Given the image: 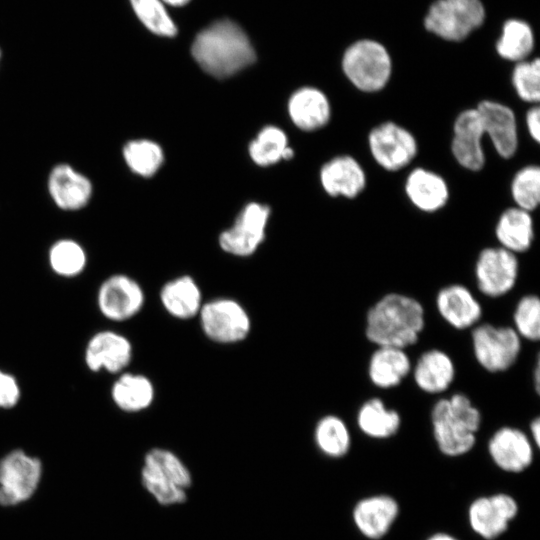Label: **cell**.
Segmentation results:
<instances>
[{
  "label": "cell",
  "instance_id": "cb8c5ba5",
  "mask_svg": "<svg viewBox=\"0 0 540 540\" xmlns=\"http://www.w3.org/2000/svg\"><path fill=\"white\" fill-rule=\"evenodd\" d=\"M405 192L412 204L424 212L441 209L449 198L446 181L437 173L420 167L409 173Z\"/></svg>",
  "mask_w": 540,
  "mask_h": 540
},
{
  "label": "cell",
  "instance_id": "f1b7e54d",
  "mask_svg": "<svg viewBox=\"0 0 540 540\" xmlns=\"http://www.w3.org/2000/svg\"><path fill=\"white\" fill-rule=\"evenodd\" d=\"M359 430L373 439H388L400 429L401 417L397 410L386 407L378 397L364 401L357 410Z\"/></svg>",
  "mask_w": 540,
  "mask_h": 540
},
{
  "label": "cell",
  "instance_id": "7bdbcfd3",
  "mask_svg": "<svg viewBox=\"0 0 540 540\" xmlns=\"http://www.w3.org/2000/svg\"><path fill=\"white\" fill-rule=\"evenodd\" d=\"M529 428H530V433H531L534 445L536 447H539V444H540V418L535 417L534 419H532V421L530 422Z\"/></svg>",
  "mask_w": 540,
  "mask_h": 540
},
{
  "label": "cell",
  "instance_id": "836d02e7",
  "mask_svg": "<svg viewBox=\"0 0 540 540\" xmlns=\"http://www.w3.org/2000/svg\"><path fill=\"white\" fill-rule=\"evenodd\" d=\"M168 477L176 485L186 490L192 482L188 468L172 451L164 448H153L144 457V465Z\"/></svg>",
  "mask_w": 540,
  "mask_h": 540
},
{
  "label": "cell",
  "instance_id": "7dc6e473",
  "mask_svg": "<svg viewBox=\"0 0 540 540\" xmlns=\"http://www.w3.org/2000/svg\"><path fill=\"white\" fill-rule=\"evenodd\" d=\"M293 156V150L289 147H286L283 153V159H289Z\"/></svg>",
  "mask_w": 540,
  "mask_h": 540
},
{
  "label": "cell",
  "instance_id": "2e32d148",
  "mask_svg": "<svg viewBox=\"0 0 540 540\" xmlns=\"http://www.w3.org/2000/svg\"><path fill=\"white\" fill-rule=\"evenodd\" d=\"M488 453L501 470L519 473L531 465L534 448L528 435L521 429L503 426L491 435Z\"/></svg>",
  "mask_w": 540,
  "mask_h": 540
},
{
  "label": "cell",
  "instance_id": "30bf717a",
  "mask_svg": "<svg viewBox=\"0 0 540 540\" xmlns=\"http://www.w3.org/2000/svg\"><path fill=\"white\" fill-rule=\"evenodd\" d=\"M96 302L99 312L107 320L123 322L141 311L145 295L134 278L124 273H114L100 283Z\"/></svg>",
  "mask_w": 540,
  "mask_h": 540
},
{
  "label": "cell",
  "instance_id": "4316f807",
  "mask_svg": "<svg viewBox=\"0 0 540 540\" xmlns=\"http://www.w3.org/2000/svg\"><path fill=\"white\" fill-rule=\"evenodd\" d=\"M111 399L120 410L136 413L146 410L155 398L152 381L139 373L122 372L111 386Z\"/></svg>",
  "mask_w": 540,
  "mask_h": 540
},
{
  "label": "cell",
  "instance_id": "5bb4252c",
  "mask_svg": "<svg viewBox=\"0 0 540 540\" xmlns=\"http://www.w3.org/2000/svg\"><path fill=\"white\" fill-rule=\"evenodd\" d=\"M47 191L58 209L76 212L89 203L93 185L85 174L70 164L59 163L48 174Z\"/></svg>",
  "mask_w": 540,
  "mask_h": 540
},
{
  "label": "cell",
  "instance_id": "bcb514c9",
  "mask_svg": "<svg viewBox=\"0 0 540 540\" xmlns=\"http://www.w3.org/2000/svg\"><path fill=\"white\" fill-rule=\"evenodd\" d=\"M163 3H167L173 6H182L186 4L189 0H161Z\"/></svg>",
  "mask_w": 540,
  "mask_h": 540
},
{
  "label": "cell",
  "instance_id": "603a6c76",
  "mask_svg": "<svg viewBox=\"0 0 540 540\" xmlns=\"http://www.w3.org/2000/svg\"><path fill=\"white\" fill-rule=\"evenodd\" d=\"M411 370V360L405 349L391 346H377L367 366L370 382L380 389L397 387Z\"/></svg>",
  "mask_w": 540,
  "mask_h": 540
},
{
  "label": "cell",
  "instance_id": "7402d4cb",
  "mask_svg": "<svg viewBox=\"0 0 540 540\" xmlns=\"http://www.w3.org/2000/svg\"><path fill=\"white\" fill-rule=\"evenodd\" d=\"M324 190L331 196L354 198L366 186V175L359 162L351 156H338L325 163L320 171Z\"/></svg>",
  "mask_w": 540,
  "mask_h": 540
},
{
  "label": "cell",
  "instance_id": "484cf974",
  "mask_svg": "<svg viewBox=\"0 0 540 540\" xmlns=\"http://www.w3.org/2000/svg\"><path fill=\"white\" fill-rule=\"evenodd\" d=\"M288 110L294 124L305 131L326 125L331 113L325 94L312 87L296 91L289 100Z\"/></svg>",
  "mask_w": 540,
  "mask_h": 540
},
{
  "label": "cell",
  "instance_id": "c3c4849f",
  "mask_svg": "<svg viewBox=\"0 0 540 540\" xmlns=\"http://www.w3.org/2000/svg\"><path fill=\"white\" fill-rule=\"evenodd\" d=\"M1 59H2V49H1V46H0V63H1Z\"/></svg>",
  "mask_w": 540,
  "mask_h": 540
},
{
  "label": "cell",
  "instance_id": "e575fe53",
  "mask_svg": "<svg viewBox=\"0 0 540 540\" xmlns=\"http://www.w3.org/2000/svg\"><path fill=\"white\" fill-rule=\"evenodd\" d=\"M286 147L285 133L277 127L267 126L251 142L249 152L255 163L266 166L283 159Z\"/></svg>",
  "mask_w": 540,
  "mask_h": 540
},
{
  "label": "cell",
  "instance_id": "5b68a950",
  "mask_svg": "<svg viewBox=\"0 0 540 540\" xmlns=\"http://www.w3.org/2000/svg\"><path fill=\"white\" fill-rule=\"evenodd\" d=\"M521 340L511 326L481 323L471 331L474 357L490 373L507 371L516 363L522 349Z\"/></svg>",
  "mask_w": 540,
  "mask_h": 540
},
{
  "label": "cell",
  "instance_id": "4dcf8cb0",
  "mask_svg": "<svg viewBox=\"0 0 540 540\" xmlns=\"http://www.w3.org/2000/svg\"><path fill=\"white\" fill-rule=\"evenodd\" d=\"M122 159L127 169L135 176L149 178L163 163V151L154 141L134 138L126 141L121 149Z\"/></svg>",
  "mask_w": 540,
  "mask_h": 540
},
{
  "label": "cell",
  "instance_id": "9a60e30c",
  "mask_svg": "<svg viewBox=\"0 0 540 540\" xmlns=\"http://www.w3.org/2000/svg\"><path fill=\"white\" fill-rule=\"evenodd\" d=\"M269 208L258 203L248 204L235 224L220 235L221 248L236 256H249L264 239Z\"/></svg>",
  "mask_w": 540,
  "mask_h": 540
},
{
  "label": "cell",
  "instance_id": "ffe728a7",
  "mask_svg": "<svg viewBox=\"0 0 540 540\" xmlns=\"http://www.w3.org/2000/svg\"><path fill=\"white\" fill-rule=\"evenodd\" d=\"M399 507L388 495H375L360 500L353 509L357 529L368 539L382 538L396 520Z\"/></svg>",
  "mask_w": 540,
  "mask_h": 540
},
{
  "label": "cell",
  "instance_id": "f6af8a7d",
  "mask_svg": "<svg viewBox=\"0 0 540 540\" xmlns=\"http://www.w3.org/2000/svg\"><path fill=\"white\" fill-rule=\"evenodd\" d=\"M427 540H457V539L446 533H436L430 536Z\"/></svg>",
  "mask_w": 540,
  "mask_h": 540
},
{
  "label": "cell",
  "instance_id": "277c9868",
  "mask_svg": "<svg viewBox=\"0 0 540 540\" xmlns=\"http://www.w3.org/2000/svg\"><path fill=\"white\" fill-rule=\"evenodd\" d=\"M342 67L350 82L363 92H377L388 83L392 63L385 47L373 40H360L344 53Z\"/></svg>",
  "mask_w": 540,
  "mask_h": 540
},
{
  "label": "cell",
  "instance_id": "ba28073f",
  "mask_svg": "<svg viewBox=\"0 0 540 540\" xmlns=\"http://www.w3.org/2000/svg\"><path fill=\"white\" fill-rule=\"evenodd\" d=\"M42 474L41 461L17 449L0 460V505L12 506L28 500Z\"/></svg>",
  "mask_w": 540,
  "mask_h": 540
},
{
  "label": "cell",
  "instance_id": "7a4b0ae2",
  "mask_svg": "<svg viewBox=\"0 0 540 540\" xmlns=\"http://www.w3.org/2000/svg\"><path fill=\"white\" fill-rule=\"evenodd\" d=\"M192 55L208 74L229 77L255 61V51L239 25L230 20L216 21L195 37Z\"/></svg>",
  "mask_w": 540,
  "mask_h": 540
},
{
  "label": "cell",
  "instance_id": "b9f144b4",
  "mask_svg": "<svg viewBox=\"0 0 540 540\" xmlns=\"http://www.w3.org/2000/svg\"><path fill=\"white\" fill-rule=\"evenodd\" d=\"M526 125L528 132L535 142L540 140V109L533 106L526 113Z\"/></svg>",
  "mask_w": 540,
  "mask_h": 540
},
{
  "label": "cell",
  "instance_id": "6da1fadb",
  "mask_svg": "<svg viewBox=\"0 0 540 540\" xmlns=\"http://www.w3.org/2000/svg\"><path fill=\"white\" fill-rule=\"evenodd\" d=\"M365 323V336L372 344L406 349L424 330L425 310L417 299L390 292L367 310Z\"/></svg>",
  "mask_w": 540,
  "mask_h": 540
},
{
  "label": "cell",
  "instance_id": "d6a6232c",
  "mask_svg": "<svg viewBox=\"0 0 540 540\" xmlns=\"http://www.w3.org/2000/svg\"><path fill=\"white\" fill-rule=\"evenodd\" d=\"M534 36L530 26L520 20H509L496 44L498 54L510 61H523L532 51Z\"/></svg>",
  "mask_w": 540,
  "mask_h": 540
},
{
  "label": "cell",
  "instance_id": "f35d334b",
  "mask_svg": "<svg viewBox=\"0 0 540 540\" xmlns=\"http://www.w3.org/2000/svg\"><path fill=\"white\" fill-rule=\"evenodd\" d=\"M141 480L146 490L161 505H174L186 501L185 490L166 476L145 466L141 470Z\"/></svg>",
  "mask_w": 540,
  "mask_h": 540
},
{
  "label": "cell",
  "instance_id": "60d3db41",
  "mask_svg": "<svg viewBox=\"0 0 540 540\" xmlns=\"http://www.w3.org/2000/svg\"><path fill=\"white\" fill-rule=\"evenodd\" d=\"M21 399V387L17 378L0 369V409H11Z\"/></svg>",
  "mask_w": 540,
  "mask_h": 540
},
{
  "label": "cell",
  "instance_id": "8d00e7d4",
  "mask_svg": "<svg viewBox=\"0 0 540 540\" xmlns=\"http://www.w3.org/2000/svg\"><path fill=\"white\" fill-rule=\"evenodd\" d=\"M511 194L518 208L533 211L540 202V169L528 165L520 169L511 183Z\"/></svg>",
  "mask_w": 540,
  "mask_h": 540
},
{
  "label": "cell",
  "instance_id": "ee69618b",
  "mask_svg": "<svg viewBox=\"0 0 540 540\" xmlns=\"http://www.w3.org/2000/svg\"><path fill=\"white\" fill-rule=\"evenodd\" d=\"M540 368H539V357L536 359V365L534 369V389L537 394H539L540 388Z\"/></svg>",
  "mask_w": 540,
  "mask_h": 540
},
{
  "label": "cell",
  "instance_id": "7c38bea8",
  "mask_svg": "<svg viewBox=\"0 0 540 540\" xmlns=\"http://www.w3.org/2000/svg\"><path fill=\"white\" fill-rule=\"evenodd\" d=\"M133 358V346L123 334L106 329L93 334L84 350V362L92 372L120 374Z\"/></svg>",
  "mask_w": 540,
  "mask_h": 540
},
{
  "label": "cell",
  "instance_id": "83f0119b",
  "mask_svg": "<svg viewBox=\"0 0 540 540\" xmlns=\"http://www.w3.org/2000/svg\"><path fill=\"white\" fill-rule=\"evenodd\" d=\"M501 247L517 254L529 250L534 239L533 219L530 212L518 207L505 210L495 227Z\"/></svg>",
  "mask_w": 540,
  "mask_h": 540
},
{
  "label": "cell",
  "instance_id": "1f68e13d",
  "mask_svg": "<svg viewBox=\"0 0 540 540\" xmlns=\"http://www.w3.org/2000/svg\"><path fill=\"white\" fill-rule=\"evenodd\" d=\"M314 440L317 448L330 458L343 457L351 446V435L346 423L332 414L318 420L314 429Z\"/></svg>",
  "mask_w": 540,
  "mask_h": 540
},
{
  "label": "cell",
  "instance_id": "8992f818",
  "mask_svg": "<svg viewBox=\"0 0 540 540\" xmlns=\"http://www.w3.org/2000/svg\"><path fill=\"white\" fill-rule=\"evenodd\" d=\"M485 18L480 0H437L425 18L428 31L450 41H460L479 27Z\"/></svg>",
  "mask_w": 540,
  "mask_h": 540
},
{
  "label": "cell",
  "instance_id": "ac0fdd59",
  "mask_svg": "<svg viewBox=\"0 0 540 540\" xmlns=\"http://www.w3.org/2000/svg\"><path fill=\"white\" fill-rule=\"evenodd\" d=\"M435 304L441 318L456 330L476 326L483 314L480 302L463 284L442 287L437 292Z\"/></svg>",
  "mask_w": 540,
  "mask_h": 540
},
{
  "label": "cell",
  "instance_id": "d590c367",
  "mask_svg": "<svg viewBox=\"0 0 540 540\" xmlns=\"http://www.w3.org/2000/svg\"><path fill=\"white\" fill-rule=\"evenodd\" d=\"M131 6L143 25L152 33L173 37L177 27L161 0H130Z\"/></svg>",
  "mask_w": 540,
  "mask_h": 540
},
{
  "label": "cell",
  "instance_id": "8fae6325",
  "mask_svg": "<svg viewBox=\"0 0 540 540\" xmlns=\"http://www.w3.org/2000/svg\"><path fill=\"white\" fill-rule=\"evenodd\" d=\"M372 157L385 170L397 171L407 166L417 154L414 136L402 126L385 122L373 128L368 136Z\"/></svg>",
  "mask_w": 540,
  "mask_h": 540
},
{
  "label": "cell",
  "instance_id": "d6986e66",
  "mask_svg": "<svg viewBox=\"0 0 540 540\" xmlns=\"http://www.w3.org/2000/svg\"><path fill=\"white\" fill-rule=\"evenodd\" d=\"M484 134L490 138L496 152L511 158L518 147L516 117L512 109L502 103L484 100L477 106Z\"/></svg>",
  "mask_w": 540,
  "mask_h": 540
},
{
  "label": "cell",
  "instance_id": "9c48e42d",
  "mask_svg": "<svg viewBox=\"0 0 540 540\" xmlns=\"http://www.w3.org/2000/svg\"><path fill=\"white\" fill-rule=\"evenodd\" d=\"M474 274L481 294L499 298L508 294L516 285L519 261L516 254L503 247H487L478 254Z\"/></svg>",
  "mask_w": 540,
  "mask_h": 540
},
{
  "label": "cell",
  "instance_id": "3957f363",
  "mask_svg": "<svg viewBox=\"0 0 540 540\" xmlns=\"http://www.w3.org/2000/svg\"><path fill=\"white\" fill-rule=\"evenodd\" d=\"M430 416L433 437L442 454L458 457L473 449L482 415L466 394L457 392L438 399Z\"/></svg>",
  "mask_w": 540,
  "mask_h": 540
},
{
  "label": "cell",
  "instance_id": "52a82bcc",
  "mask_svg": "<svg viewBox=\"0 0 540 540\" xmlns=\"http://www.w3.org/2000/svg\"><path fill=\"white\" fill-rule=\"evenodd\" d=\"M203 333L220 344H233L246 339L251 320L246 309L236 300L217 298L203 303L198 314Z\"/></svg>",
  "mask_w": 540,
  "mask_h": 540
},
{
  "label": "cell",
  "instance_id": "e0dca14e",
  "mask_svg": "<svg viewBox=\"0 0 540 540\" xmlns=\"http://www.w3.org/2000/svg\"><path fill=\"white\" fill-rule=\"evenodd\" d=\"M484 130L476 108L462 111L453 126L452 153L465 169L478 171L485 164L482 148Z\"/></svg>",
  "mask_w": 540,
  "mask_h": 540
},
{
  "label": "cell",
  "instance_id": "4fadbf2b",
  "mask_svg": "<svg viewBox=\"0 0 540 540\" xmlns=\"http://www.w3.org/2000/svg\"><path fill=\"white\" fill-rule=\"evenodd\" d=\"M518 513L516 500L505 493L475 499L468 510L472 530L484 539L492 540L504 533Z\"/></svg>",
  "mask_w": 540,
  "mask_h": 540
},
{
  "label": "cell",
  "instance_id": "f546056e",
  "mask_svg": "<svg viewBox=\"0 0 540 540\" xmlns=\"http://www.w3.org/2000/svg\"><path fill=\"white\" fill-rule=\"evenodd\" d=\"M46 264L58 277L76 278L88 269V254L84 246L75 239L60 238L49 246Z\"/></svg>",
  "mask_w": 540,
  "mask_h": 540
},
{
  "label": "cell",
  "instance_id": "ab89813d",
  "mask_svg": "<svg viewBox=\"0 0 540 540\" xmlns=\"http://www.w3.org/2000/svg\"><path fill=\"white\" fill-rule=\"evenodd\" d=\"M512 83L521 100L537 103L540 100V61H520L512 73Z\"/></svg>",
  "mask_w": 540,
  "mask_h": 540
},
{
  "label": "cell",
  "instance_id": "44dd1931",
  "mask_svg": "<svg viewBox=\"0 0 540 540\" xmlns=\"http://www.w3.org/2000/svg\"><path fill=\"white\" fill-rule=\"evenodd\" d=\"M411 371L416 386L428 394L445 392L453 383L456 374L452 358L437 348L426 350L419 355Z\"/></svg>",
  "mask_w": 540,
  "mask_h": 540
},
{
  "label": "cell",
  "instance_id": "d4e9b609",
  "mask_svg": "<svg viewBox=\"0 0 540 540\" xmlns=\"http://www.w3.org/2000/svg\"><path fill=\"white\" fill-rule=\"evenodd\" d=\"M159 298L166 312L181 320L198 315L203 305L201 290L188 275L166 282L160 290Z\"/></svg>",
  "mask_w": 540,
  "mask_h": 540
},
{
  "label": "cell",
  "instance_id": "74e56055",
  "mask_svg": "<svg viewBox=\"0 0 540 540\" xmlns=\"http://www.w3.org/2000/svg\"><path fill=\"white\" fill-rule=\"evenodd\" d=\"M514 329L521 337L531 342L540 338V299L535 294L522 296L514 309Z\"/></svg>",
  "mask_w": 540,
  "mask_h": 540
}]
</instances>
